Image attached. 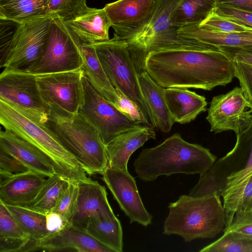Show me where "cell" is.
Instances as JSON below:
<instances>
[{
  "instance_id": "cell-44",
  "label": "cell",
  "mask_w": 252,
  "mask_h": 252,
  "mask_svg": "<svg viewBox=\"0 0 252 252\" xmlns=\"http://www.w3.org/2000/svg\"><path fill=\"white\" fill-rule=\"evenodd\" d=\"M46 226L49 234H51L62 229L65 225L61 216L51 212L46 214Z\"/></svg>"
},
{
  "instance_id": "cell-9",
  "label": "cell",
  "mask_w": 252,
  "mask_h": 252,
  "mask_svg": "<svg viewBox=\"0 0 252 252\" xmlns=\"http://www.w3.org/2000/svg\"><path fill=\"white\" fill-rule=\"evenodd\" d=\"M53 17L46 15L16 23L0 57V67L26 71L34 63L42 53Z\"/></svg>"
},
{
  "instance_id": "cell-39",
  "label": "cell",
  "mask_w": 252,
  "mask_h": 252,
  "mask_svg": "<svg viewBox=\"0 0 252 252\" xmlns=\"http://www.w3.org/2000/svg\"><path fill=\"white\" fill-rule=\"evenodd\" d=\"M34 239L0 237V252H26L35 251Z\"/></svg>"
},
{
  "instance_id": "cell-1",
  "label": "cell",
  "mask_w": 252,
  "mask_h": 252,
  "mask_svg": "<svg viewBox=\"0 0 252 252\" xmlns=\"http://www.w3.org/2000/svg\"><path fill=\"white\" fill-rule=\"evenodd\" d=\"M144 68L164 88L211 91L235 77L234 62L220 49L153 51L146 56Z\"/></svg>"
},
{
  "instance_id": "cell-2",
  "label": "cell",
  "mask_w": 252,
  "mask_h": 252,
  "mask_svg": "<svg viewBox=\"0 0 252 252\" xmlns=\"http://www.w3.org/2000/svg\"><path fill=\"white\" fill-rule=\"evenodd\" d=\"M236 135L233 148L200 174L197 183L189 194L194 197L213 194L221 196L225 213L224 229L230 225L252 176V118Z\"/></svg>"
},
{
  "instance_id": "cell-27",
  "label": "cell",
  "mask_w": 252,
  "mask_h": 252,
  "mask_svg": "<svg viewBox=\"0 0 252 252\" xmlns=\"http://www.w3.org/2000/svg\"><path fill=\"white\" fill-rule=\"evenodd\" d=\"M181 35L214 45L234 47H252V32L223 33L215 32L201 28L197 24L179 28Z\"/></svg>"
},
{
  "instance_id": "cell-19",
  "label": "cell",
  "mask_w": 252,
  "mask_h": 252,
  "mask_svg": "<svg viewBox=\"0 0 252 252\" xmlns=\"http://www.w3.org/2000/svg\"><path fill=\"white\" fill-rule=\"evenodd\" d=\"M153 127L138 125L117 136L105 146L108 166L127 170L128 161L133 153L150 139H155Z\"/></svg>"
},
{
  "instance_id": "cell-17",
  "label": "cell",
  "mask_w": 252,
  "mask_h": 252,
  "mask_svg": "<svg viewBox=\"0 0 252 252\" xmlns=\"http://www.w3.org/2000/svg\"><path fill=\"white\" fill-rule=\"evenodd\" d=\"M37 249L48 252H112L85 230L72 224L66 225L38 240Z\"/></svg>"
},
{
  "instance_id": "cell-31",
  "label": "cell",
  "mask_w": 252,
  "mask_h": 252,
  "mask_svg": "<svg viewBox=\"0 0 252 252\" xmlns=\"http://www.w3.org/2000/svg\"><path fill=\"white\" fill-rule=\"evenodd\" d=\"M70 182L56 174L47 177L35 198L27 207L44 214L51 212L60 194Z\"/></svg>"
},
{
  "instance_id": "cell-22",
  "label": "cell",
  "mask_w": 252,
  "mask_h": 252,
  "mask_svg": "<svg viewBox=\"0 0 252 252\" xmlns=\"http://www.w3.org/2000/svg\"><path fill=\"white\" fill-rule=\"evenodd\" d=\"M164 94L170 114L175 122L188 124L206 111V98L187 88L164 89Z\"/></svg>"
},
{
  "instance_id": "cell-43",
  "label": "cell",
  "mask_w": 252,
  "mask_h": 252,
  "mask_svg": "<svg viewBox=\"0 0 252 252\" xmlns=\"http://www.w3.org/2000/svg\"><path fill=\"white\" fill-rule=\"evenodd\" d=\"M0 170L13 174L29 171L18 159L0 149Z\"/></svg>"
},
{
  "instance_id": "cell-16",
  "label": "cell",
  "mask_w": 252,
  "mask_h": 252,
  "mask_svg": "<svg viewBox=\"0 0 252 252\" xmlns=\"http://www.w3.org/2000/svg\"><path fill=\"white\" fill-rule=\"evenodd\" d=\"M0 149L16 158L30 171L47 177L56 174L51 160L43 152L12 131L1 130Z\"/></svg>"
},
{
  "instance_id": "cell-23",
  "label": "cell",
  "mask_w": 252,
  "mask_h": 252,
  "mask_svg": "<svg viewBox=\"0 0 252 252\" xmlns=\"http://www.w3.org/2000/svg\"><path fill=\"white\" fill-rule=\"evenodd\" d=\"M143 97L154 119L155 128L168 132L175 123L169 111L164 94V88L157 83L145 70L138 74Z\"/></svg>"
},
{
  "instance_id": "cell-21",
  "label": "cell",
  "mask_w": 252,
  "mask_h": 252,
  "mask_svg": "<svg viewBox=\"0 0 252 252\" xmlns=\"http://www.w3.org/2000/svg\"><path fill=\"white\" fill-rule=\"evenodd\" d=\"M64 22L81 43L92 44L109 39L112 23L103 8L89 7L80 15Z\"/></svg>"
},
{
  "instance_id": "cell-10",
  "label": "cell",
  "mask_w": 252,
  "mask_h": 252,
  "mask_svg": "<svg viewBox=\"0 0 252 252\" xmlns=\"http://www.w3.org/2000/svg\"><path fill=\"white\" fill-rule=\"evenodd\" d=\"M84 76L82 68L36 75L41 98L50 114L67 117L79 113L84 101Z\"/></svg>"
},
{
  "instance_id": "cell-18",
  "label": "cell",
  "mask_w": 252,
  "mask_h": 252,
  "mask_svg": "<svg viewBox=\"0 0 252 252\" xmlns=\"http://www.w3.org/2000/svg\"><path fill=\"white\" fill-rule=\"evenodd\" d=\"M78 185L77 204L72 225L85 230L87 223L92 216L98 214H114L104 186L89 178L78 182Z\"/></svg>"
},
{
  "instance_id": "cell-8",
  "label": "cell",
  "mask_w": 252,
  "mask_h": 252,
  "mask_svg": "<svg viewBox=\"0 0 252 252\" xmlns=\"http://www.w3.org/2000/svg\"><path fill=\"white\" fill-rule=\"evenodd\" d=\"M81 43L64 21L53 17L41 56L25 71L38 75L81 68Z\"/></svg>"
},
{
  "instance_id": "cell-42",
  "label": "cell",
  "mask_w": 252,
  "mask_h": 252,
  "mask_svg": "<svg viewBox=\"0 0 252 252\" xmlns=\"http://www.w3.org/2000/svg\"><path fill=\"white\" fill-rule=\"evenodd\" d=\"M218 48L233 62L252 64V47L220 46Z\"/></svg>"
},
{
  "instance_id": "cell-24",
  "label": "cell",
  "mask_w": 252,
  "mask_h": 252,
  "mask_svg": "<svg viewBox=\"0 0 252 252\" xmlns=\"http://www.w3.org/2000/svg\"><path fill=\"white\" fill-rule=\"evenodd\" d=\"M82 69L95 90L115 106L119 99L116 90L108 78L92 44L81 43Z\"/></svg>"
},
{
  "instance_id": "cell-32",
  "label": "cell",
  "mask_w": 252,
  "mask_h": 252,
  "mask_svg": "<svg viewBox=\"0 0 252 252\" xmlns=\"http://www.w3.org/2000/svg\"><path fill=\"white\" fill-rule=\"evenodd\" d=\"M201 252H252V235L226 232L218 240L203 248Z\"/></svg>"
},
{
  "instance_id": "cell-6",
  "label": "cell",
  "mask_w": 252,
  "mask_h": 252,
  "mask_svg": "<svg viewBox=\"0 0 252 252\" xmlns=\"http://www.w3.org/2000/svg\"><path fill=\"white\" fill-rule=\"evenodd\" d=\"M45 124L87 174H102L108 166L105 144L97 131L79 113L67 117L50 114Z\"/></svg>"
},
{
  "instance_id": "cell-41",
  "label": "cell",
  "mask_w": 252,
  "mask_h": 252,
  "mask_svg": "<svg viewBox=\"0 0 252 252\" xmlns=\"http://www.w3.org/2000/svg\"><path fill=\"white\" fill-rule=\"evenodd\" d=\"M252 235V211L237 212L229 227L223 230Z\"/></svg>"
},
{
  "instance_id": "cell-34",
  "label": "cell",
  "mask_w": 252,
  "mask_h": 252,
  "mask_svg": "<svg viewBox=\"0 0 252 252\" xmlns=\"http://www.w3.org/2000/svg\"><path fill=\"white\" fill-rule=\"evenodd\" d=\"M88 7L86 0H49L47 15L66 22L80 15Z\"/></svg>"
},
{
  "instance_id": "cell-11",
  "label": "cell",
  "mask_w": 252,
  "mask_h": 252,
  "mask_svg": "<svg viewBox=\"0 0 252 252\" xmlns=\"http://www.w3.org/2000/svg\"><path fill=\"white\" fill-rule=\"evenodd\" d=\"M84 101L79 113L97 131L105 145L121 133L140 125L101 95L85 76Z\"/></svg>"
},
{
  "instance_id": "cell-26",
  "label": "cell",
  "mask_w": 252,
  "mask_h": 252,
  "mask_svg": "<svg viewBox=\"0 0 252 252\" xmlns=\"http://www.w3.org/2000/svg\"><path fill=\"white\" fill-rule=\"evenodd\" d=\"M180 0H158L147 26L133 39L126 41L129 47L140 46L149 40L178 28L171 23L172 13Z\"/></svg>"
},
{
  "instance_id": "cell-12",
  "label": "cell",
  "mask_w": 252,
  "mask_h": 252,
  "mask_svg": "<svg viewBox=\"0 0 252 252\" xmlns=\"http://www.w3.org/2000/svg\"><path fill=\"white\" fill-rule=\"evenodd\" d=\"M0 99L45 124L50 114L43 102L36 75L22 70L3 69L0 75Z\"/></svg>"
},
{
  "instance_id": "cell-25",
  "label": "cell",
  "mask_w": 252,
  "mask_h": 252,
  "mask_svg": "<svg viewBox=\"0 0 252 252\" xmlns=\"http://www.w3.org/2000/svg\"><path fill=\"white\" fill-rule=\"evenodd\" d=\"M85 230L112 252H123L122 227L115 214H98L92 216L87 223Z\"/></svg>"
},
{
  "instance_id": "cell-14",
  "label": "cell",
  "mask_w": 252,
  "mask_h": 252,
  "mask_svg": "<svg viewBox=\"0 0 252 252\" xmlns=\"http://www.w3.org/2000/svg\"><path fill=\"white\" fill-rule=\"evenodd\" d=\"M158 0H118L103 7L108 15L114 36L129 41L147 26Z\"/></svg>"
},
{
  "instance_id": "cell-38",
  "label": "cell",
  "mask_w": 252,
  "mask_h": 252,
  "mask_svg": "<svg viewBox=\"0 0 252 252\" xmlns=\"http://www.w3.org/2000/svg\"><path fill=\"white\" fill-rule=\"evenodd\" d=\"M234 76L245 96L252 105V64L234 62Z\"/></svg>"
},
{
  "instance_id": "cell-37",
  "label": "cell",
  "mask_w": 252,
  "mask_h": 252,
  "mask_svg": "<svg viewBox=\"0 0 252 252\" xmlns=\"http://www.w3.org/2000/svg\"><path fill=\"white\" fill-rule=\"evenodd\" d=\"M197 25L203 29L215 32L233 33L250 31L244 27L214 13L201 23Z\"/></svg>"
},
{
  "instance_id": "cell-45",
  "label": "cell",
  "mask_w": 252,
  "mask_h": 252,
  "mask_svg": "<svg viewBox=\"0 0 252 252\" xmlns=\"http://www.w3.org/2000/svg\"><path fill=\"white\" fill-rule=\"evenodd\" d=\"M217 3L252 12V0H216Z\"/></svg>"
},
{
  "instance_id": "cell-35",
  "label": "cell",
  "mask_w": 252,
  "mask_h": 252,
  "mask_svg": "<svg viewBox=\"0 0 252 252\" xmlns=\"http://www.w3.org/2000/svg\"><path fill=\"white\" fill-rule=\"evenodd\" d=\"M215 14L240 25L252 32V12L217 2Z\"/></svg>"
},
{
  "instance_id": "cell-13",
  "label": "cell",
  "mask_w": 252,
  "mask_h": 252,
  "mask_svg": "<svg viewBox=\"0 0 252 252\" xmlns=\"http://www.w3.org/2000/svg\"><path fill=\"white\" fill-rule=\"evenodd\" d=\"M252 118V105L239 87L214 96L210 104L206 120L215 133L233 130L237 133L246 127Z\"/></svg>"
},
{
  "instance_id": "cell-30",
  "label": "cell",
  "mask_w": 252,
  "mask_h": 252,
  "mask_svg": "<svg viewBox=\"0 0 252 252\" xmlns=\"http://www.w3.org/2000/svg\"><path fill=\"white\" fill-rule=\"evenodd\" d=\"M5 205L30 238L40 240L49 234L46 226V214L26 207Z\"/></svg>"
},
{
  "instance_id": "cell-36",
  "label": "cell",
  "mask_w": 252,
  "mask_h": 252,
  "mask_svg": "<svg viewBox=\"0 0 252 252\" xmlns=\"http://www.w3.org/2000/svg\"><path fill=\"white\" fill-rule=\"evenodd\" d=\"M0 237L29 238L22 230L17 221L5 204L0 201Z\"/></svg>"
},
{
  "instance_id": "cell-3",
  "label": "cell",
  "mask_w": 252,
  "mask_h": 252,
  "mask_svg": "<svg viewBox=\"0 0 252 252\" xmlns=\"http://www.w3.org/2000/svg\"><path fill=\"white\" fill-rule=\"evenodd\" d=\"M216 159L208 149L189 143L176 133L155 147L143 149L133 165L140 180L153 182L161 175L203 174Z\"/></svg>"
},
{
  "instance_id": "cell-15",
  "label": "cell",
  "mask_w": 252,
  "mask_h": 252,
  "mask_svg": "<svg viewBox=\"0 0 252 252\" xmlns=\"http://www.w3.org/2000/svg\"><path fill=\"white\" fill-rule=\"evenodd\" d=\"M102 179L130 223L144 226L152 223L153 216L146 209L134 178L128 170L108 166L102 173Z\"/></svg>"
},
{
  "instance_id": "cell-4",
  "label": "cell",
  "mask_w": 252,
  "mask_h": 252,
  "mask_svg": "<svg viewBox=\"0 0 252 252\" xmlns=\"http://www.w3.org/2000/svg\"><path fill=\"white\" fill-rule=\"evenodd\" d=\"M0 123L43 152L51 160L56 174L70 182L88 179L86 172L71 153L53 131L15 106L0 99Z\"/></svg>"
},
{
  "instance_id": "cell-5",
  "label": "cell",
  "mask_w": 252,
  "mask_h": 252,
  "mask_svg": "<svg viewBox=\"0 0 252 252\" xmlns=\"http://www.w3.org/2000/svg\"><path fill=\"white\" fill-rule=\"evenodd\" d=\"M220 197L181 195L168 206L163 234L177 235L189 242L198 238H212L223 231L225 213Z\"/></svg>"
},
{
  "instance_id": "cell-33",
  "label": "cell",
  "mask_w": 252,
  "mask_h": 252,
  "mask_svg": "<svg viewBox=\"0 0 252 252\" xmlns=\"http://www.w3.org/2000/svg\"><path fill=\"white\" fill-rule=\"evenodd\" d=\"M78 191V183L70 182L60 194L51 211L62 217L65 226L72 224L77 207Z\"/></svg>"
},
{
  "instance_id": "cell-28",
  "label": "cell",
  "mask_w": 252,
  "mask_h": 252,
  "mask_svg": "<svg viewBox=\"0 0 252 252\" xmlns=\"http://www.w3.org/2000/svg\"><path fill=\"white\" fill-rule=\"evenodd\" d=\"M49 0H0V20L20 23L47 15Z\"/></svg>"
},
{
  "instance_id": "cell-7",
  "label": "cell",
  "mask_w": 252,
  "mask_h": 252,
  "mask_svg": "<svg viewBox=\"0 0 252 252\" xmlns=\"http://www.w3.org/2000/svg\"><path fill=\"white\" fill-rule=\"evenodd\" d=\"M92 44L114 88L138 107L147 126L155 128L152 114L141 91L138 73L127 42L114 36L112 39Z\"/></svg>"
},
{
  "instance_id": "cell-20",
  "label": "cell",
  "mask_w": 252,
  "mask_h": 252,
  "mask_svg": "<svg viewBox=\"0 0 252 252\" xmlns=\"http://www.w3.org/2000/svg\"><path fill=\"white\" fill-rule=\"evenodd\" d=\"M45 177L30 170L14 174L0 184V201L6 205L28 207L44 185Z\"/></svg>"
},
{
  "instance_id": "cell-29",
  "label": "cell",
  "mask_w": 252,
  "mask_h": 252,
  "mask_svg": "<svg viewBox=\"0 0 252 252\" xmlns=\"http://www.w3.org/2000/svg\"><path fill=\"white\" fill-rule=\"evenodd\" d=\"M216 4V0H180L172 13V24L178 29L200 24L213 13Z\"/></svg>"
},
{
  "instance_id": "cell-40",
  "label": "cell",
  "mask_w": 252,
  "mask_h": 252,
  "mask_svg": "<svg viewBox=\"0 0 252 252\" xmlns=\"http://www.w3.org/2000/svg\"><path fill=\"white\" fill-rule=\"evenodd\" d=\"M115 90L119 97L115 107L138 124L147 125L146 120L138 107L120 91Z\"/></svg>"
}]
</instances>
